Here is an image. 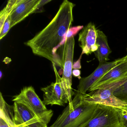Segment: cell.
I'll return each mask as SVG.
<instances>
[{
  "mask_svg": "<svg viewBox=\"0 0 127 127\" xmlns=\"http://www.w3.org/2000/svg\"><path fill=\"white\" fill-rule=\"evenodd\" d=\"M127 80V59L119 63L106 73L89 89H109L114 84Z\"/></svg>",
  "mask_w": 127,
  "mask_h": 127,
  "instance_id": "8",
  "label": "cell"
},
{
  "mask_svg": "<svg viewBox=\"0 0 127 127\" xmlns=\"http://www.w3.org/2000/svg\"><path fill=\"white\" fill-rule=\"evenodd\" d=\"M126 50H127V47H126Z\"/></svg>",
  "mask_w": 127,
  "mask_h": 127,
  "instance_id": "22",
  "label": "cell"
},
{
  "mask_svg": "<svg viewBox=\"0 0 127 127\" xmlns=\"http://www.w3.org/2000/svg\"><path fill=\"white\" fill-rule=\"evenodd\" d=\"M0 127H10L7 122L1 117H0Z\"/></svg>",
  "mask_w": 127,
  "mask_h": 127,
  "instance_id": "19",
  "label": "cell"
},
{
  "mask_svg": "<svg viewBox=\"0 0 127 127\" xmlns=\"http://www.w3.org/2000/svg\"><path fill=\"white\" fill-rule=\"evenodd\" d=\"M114 95L127 103V80L122 84L113 91Z\"/></svg>",
  "mask_w": 127,
  "mask_h": 127,
  "instance_id": "16",
  "label": "cell"
},
{
  "mask_svg": "<svg viewBox=\"0 0 127 127\" xmlns=\"http://www.w3.org/2000/svg\"><path fill=\"white\" fill-rule=\"evenodd\" d=\"M13 107L16 127H48L24 105L14 102Z\"/></svg>",
  "mask_w": 127,
  "mask_h": 127,
  "instance_id": "10",
  "label": "cell"
},
{
  "mask_svg": "<svg viewBox=\"0 0 127 127\" xmlns=\"http://www.w3.org/2000/svg\"><path fill=\"white\" fill-rule=\"evenodd\" d=\"M53 64L56 80L55 82H52L50 85L41 89L43 93V101L45 105H56L64 106L65 104L69 103V101L62 84L61 78L55 65Z\"/></svg>",
  "mask_w": 127,
  "mask_h": 127,
  "instance_id": "7",
  "label": "cell"
},
{
  "mask_svg": "<svg viewBox=\"0 0 127 127\" xmlns=\"http://www.w3.org/2000/svg\"><path fill=\"white\" fill-rule=\"evenodd\" d=\"M126 59L127 55L111 62L99 64L98 67L90 75L84 78H81L79 80L75 97L79 99L82 98L94 83L117 64Z\"/></svg>",
  "mask_w": 127,
  "mask_h": 127,
  "instance_id": "6",
  "label": "cell"
},
{
  "mask_svg": "<svg viewBox=\"0 0 127 127\" xmlns=\"http://www.w3.org/2000/svg\"><path fill=\"white\" fill-rule=\"evenodd\" d=\"M2 72H1V71H0V78H1V77H2Z\"/></svg>",
  "mask_w": 127,
  "mask_h": 127,
  "instance_id": "21",
  "label": "cell"
},
{
  "mask_svg": "<svg viewBox=\"0 0 127 127\" xmlns=\"http://www.w3.org/2000/svg\"><path fill=\"white\" fill-rule=\"evenodd\" d=\"M97 30L95 24L91 22L84 27L79 32L78 42L82 55H89L98 49V45L96 43Z\"/></svg>",
  "mask_w": 127,
  "mask_h": 127,
  "instance_id": "11",
  "label": "cell"
},
{
  "mask_svg": "<svg viewBox=\"0 0 127 127\" xmlns=\"http://www.w3.org/2000/svg\"><path fill=\"white\" fill-rule=\"evenodd\" d=\"M81 71L79 69H74L73 70L72 75L75 77L78 78L79 80L81 78Z\"/></svg>",
  "mask_w": 127,
  "mask_h": 127,
  "instance_id": "18",
  "label": "cell"
},
{
  "mask_svg": "<svg viewBox=\"0 0 127 127\" xmlns=\"http://www.w3.org/2000/svg\"><path fill=\"white\" fill-rule=\"evenodd\" d=\"M74 36L66 38L64 43L62 45L63 58L62 59L63 64V74L61 82L65 93L67 96L70 110L73 108L72 96L75 94L73 91L72 69H73V58L75 48Z\"/></svg>",
  "mask_w": 127,
  "mask_h": 127,
  "instance_id": "5",
  "label": "cell"
},
{
  "mask_svg": "<svg viewBox=\"0 0 127 127\" xmlns=\"http://www.w3.org/2000/svg\"><path fill=\"white\" fill-rule=\"evenodd\" d=\"M21 0H9L6 6L0 12V27H2L7 18L11 15L14 9L21 2Z\"/></svg>",
  "mask_w": 127,
  "mask_h": 127,
  "instance_id": "15",
  "label": "cell"
},
{
  "mask_svg": "<svg viewBox=\"0 0 127 127\" xmlns=\"http://www.w3.org/2000/svg\"><path fill=\"white\" fill-rule=\"evenodd\" d=\"M123 110L98 104L93 116L79 127H123L125 120Z\"/></svg>",
  "mask_w": 127,
  "mask_h": 127,
  "instance_id": "4",
  "label": "cell"
},
{
  "mask_svg": "<svg viewBox=\"0 0 127 127\" xmlns=\"http://www.w3.org/2000/svg\"><path fill=\"white\" fill-rule=\"evenodd\" d=\"M96 43L98 45V49L94 53L99 64L107 62L110 60L109 56L112 51L108 45L107 36L99 30H97Z\"/></svg>",
  "mask_w": 127,
  "mask_h": 127,
  "instance_id": "13",
  "label": "cell"
},
{
  "mask_svg": "<svg viewBox=\"0 0 127 127\" xmlns=\"http://www.w3.org/2000/svg\"><path fill=\"white\" fill-rule=\"evenodd\" d=\"M75 5L67 0H64L50 23L34 37L25 43L34 55L45 58L53 64L60 66L56 51L63 45V41L65 42L67 34L71 28Z\"/></svg>",
  "mask_w": 127,
  "mask_h": 127,
  "instance_id": "1",
  "label": "cell"
},
{
  "mask_svg": "<svg viewBox=\"0 0 127 127\" xmlns=\"http://www.w3.org/2000/svg\"><path fill=\"white\" fill-rule=\"evenodd\" d=\"M41 0H21L11 13V28L35 13Z\"/></svg>",
  "mask_w": 127,
  "mask_h": 127,
  "instance_id": "12",
  "label": "cell"
},
{
  "mask_svg": "<svg viewBox=\"0 0 127 127\" xmlns=\"http://www.w3.org/2000/svg\"><path fill=\"white\" fill-rule=\"evenodd\" d=\"M0 117L3 119L10 127H16L13 106L7 104L1 93H0Z\"/></svg>",
  "mask_w": 127,
  "mask_h": 127,
  "instance_id": "14",
  "label": "cell"
},
{
  "mask_svg": "<svg viewBox=\"0 0 127 127\" xmlns=\"http://www.w3.org/2000/svg\"><path fill=\"white\" fill-rule=\"evenodd\" d=\"M83 99L90 104L111 106L127 110V103L116 97L110 89H99L91 91L83 96Z\"/></svg>",
  "mask_w": 127,
  "mask_h": 127,
  "instance_id": "9",
  "label": "cell"
},
{
  "mask_svg": "<svg viewBox=\"0 0 127 127\" xmlns=\"http://www.w3.org/2000/svg\"><path fill=\"white\" fill-rule=\"evenodd\" d=\"M124 117H125V120L123 127H127V113L125 114Z\"/></svg>",
  "mask_w": 127,
  "mask_h": 127,
  "instance_id": "20",
  "label": "cell"
},
{
  "mask_svg": "<svg viewBox=\"0 0 127 127\" xmlns=\"http://www.w3.org/2000/svg\"><path fill=\"white\" fill-rule=\"evenodd\" d=\"M12 100L14 102H16L25 105L46 125L50 122L53 116V111L47 109L32 86L24 87L19 94L13 96Z\"/></svg>",
  "mask_w": 127,
  "mask_h": 127,
  "instance_id": "3",
  "label": "cell"
},
{
  "mask_svg": "<svg viewBox=\"0 0 127 127\" xmlns=\"http://www.w3.org/2000/svg\"><path fill=\"white\" fill-rule=\"evenodd\" d=\"M72 104V110H69L68 105L49 127H79L93 116L98 105L85 101L83 97L78 100L73 99Z\"/></svg>",
  "mask_w": 127,
  "mask_h": 127,
  "instance_id": "2",
  "label": "cell"
},
{
  "mask_svg": "<svg viewBox=\"0 0 127 127\" xmlns=\"http://www.w3.org/2000/svg\"><path fill=\"white\" fill-rule=\"evenodd\" d=\"M82 55V54H81L80 58L76 62H75L74 64H73V69H81V60Z\"/></svg>",
  "mask_w": 127,
  "mask_h": 127,
  "instance_id": "17",
  "label": "cell"
}]
</instances>
